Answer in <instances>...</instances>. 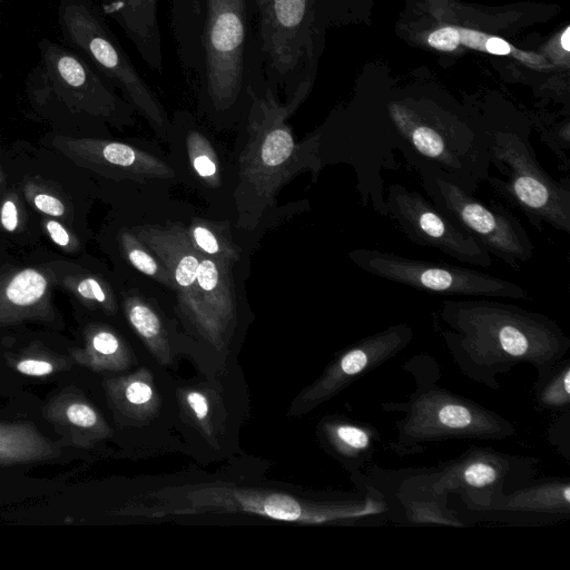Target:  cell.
<instances>
[{
  "instance_id": "cell-40",
  "label": "cell",
  "mask_w": 570,
  "mask_h": 570,
  "mask_svg": "<svg viewBox=\"0 0 570 570\" xmlns=\"http://www.w3.org/2000/svg\"><path fill=\"white\" fill-rule=\"evenodd\" d=\"M561 46L566 51H570V27H567L560 39Z\"/></svg>"
},
{
  "instance_id": "cell-33",
  "label": "cell",
  "mask_w": 570,
  "mask_h": 570,
  "mask_svg": "<svg viewBox=\"0 0 570 570\" xmlns=\"http://www.w3.org/2000/svg\"><path fill=\"white\" fill-rule=\"evenodd\" d=\"M570 401V368L560 370L540 393V402L548 407H560Z\"/></svg>"
},
{
  "instance_id": "cell-18",
  "label": "cell",
  "mask_w": 570,
  "mask_h": 570,
  "mask_svg": "<svg viewBox=\"0 0 570 570\" xmlns=\"http://www.w3.org/2000/svg\"><path fill=\"white\" fill-rule=\"evenodd\" d=\"M52 274L24 267L0 277V326L53 318Z\"/></svg>"
},
{
  "instance_id": "cell-20",
  "label": "cell",
  "mask_w": 570,
  "mask_h": 570,
  "mask_svg": "<svg viewBox=\"0 0 570 570\" xmlns=\"http://www.w3.org/2000/svg\"><path fill=\"white\" fill-rule=\"evenodd\" d=\"M105 17L111 18L130 40L145 63L163 71L159 0H98Z\"/></svg>"
},
{
  "instance_id": "cell-30",
  "label": "cell",
  "mask_w": 570,
  "mask_h": 570,
  "mask_svg": "<svg viewBox=\"0 0 570 570\" xmlns=\"http://www.w3.org/2000/svg\"><path fill=\"white\" fill-rule=\"evenodd\" d=\"M62 283L86 306L99 308L107 314L116 313L115 295L110 286L100 277L91 274H76L65 277Z\"/></svg>"
},
{
  "instance_id": "cell-16",
  "label": "cell",
  "mask_w": 570,
  "mask_h": 570,
  "mask_svg": "<svg viewBox=\"0 0 570 570\" xmlns=\"http://www.w3.org/2000/svg\"><path fill=\"white\" fill-rule=\"evenodd\" d=\"M171 274L175 292L184 315L198 332L203 325L202 302L197 286L200 254L193 247L186 228L145 224L131 230Z\"/></svg>"
},
{
  "instance_id": "cell-10",
  "label": "cell",
  "mask_w": 570,
  "mask_h": 570,
  "mask_svg": "<svg viewBox=\"0 0 570 570\" xmlns=\"http://www.w3.org/2000/svg\"><path fill=\"white\" fill-rule=\"evenodd\" d=\"M413 168L430 200L491 256L513 269L532 259L534 245L528 232L504 205L485 204L432 166L415 164Z\"/></svg>"
},
{
  "instance_id": "cell-13",
  "label": "cell",
  "mask_w": 570,
  "mask_h": 570,
  "mask_svg": "<svg viewBox=\"0 0 570 570\" xmlns=\"http://www.w3.org/2000/svg\"><path fill=\"white\" fill-rule=\"evenodd\" d=\"M511 426L491 412L445 391H430L412 399L400 435L425 441L448 436L500 438Z\"/></svg>"
},
{
  "instance_id": "cell-34",
  "label": "cell",
  "mask_w": 570,
  "mask_h": 570,
  "mask_svg": "<svg viewBox=\"0 0 570 570\" xmlns=\"http://www.w3.org/2000/svg\"><path fill=\"white\" fill-rule=\"evenodd\" d=\"M24 195L38 212L47 216L62 217L66 214V205L60 198L32 184L26 185Z\"/></svg>"
},
{
  "instance_id": "cell-38",
  "label": "cell",
  "mask_w": 570,
  "mask_h": 570,
  "mask_svg": "<svg viewBox=\"0 0 570 570\" xmlns=\"http://www.w3.org/2000/svg\"><path fill=\"white\" fill-rule=\"evenodd\" d=\"M458 30L460 33V42H463L465 46L474 49L485 50V42L489 39V37L469 29Z\"/></svg>"
},
{
  "instance_id": "cell-27",
  "label": "cell",
  "mask_w": 570,
  "mask_h": 570,
  "mask_svg": "<svg viewBox=\"0 0 570 570\" xmlns=\"http://www.w3.org/2000/svg\"><path fill=\"white\" fill-rule=\"evenodd\" d=\"M187 236L193 247L204 256L234 263L239 258V250L232 242L223 227L203 220L195 219L186 228Z\"/></svg>"
},
{
  "instance_id": "cell-23",
  "label": "cell",
  "mask_w": 570,
  "mask_h": 570,
  "mask_svg": "<svg viewBox=\"0 0 570 570\" xmlns=\"http://www.w3.org/2000/svg\"><path fill=\"white\" fill-rule=\"evenodd\" d=\"M61 454L52 442L29 423H0V466L53 460Z\"/></svg>"
},
{
  "instance_id": "cell-41",
  "label": "cell",
  "mask_w": 570,
  "mask_h": 570,
  "mask_svg": "<svg viewBox=\"0 0 570 570\" xmlns=\"http://www.w3.org/2000/svg\"><path fill=\"white\" fill-rule=\"evenodd\" d=\"M4 184V173L3 169L0 167V187Z\"/></svg>"
},
{
  "instance_id": "cell-2",
  "label": "cell",
  "mask_w": 570,
  "mask_h": 570,
  "mask_svg": "<svg viewBox=\"0 0 570 570\" xmlns=\"http://www.w3.org/2000/svg\"><path fill=\"white\" fill-rule=\"evenodd\" d=\"M473 297L443 299V337L454 358L476 380L528 361L550 368L570 340L550 317L521 306Z\"/></svg>"
},
{
  "instance_id": "cell-14",
  "label": "cell",
  "mask_w": 570,
  "mask_h": 570,
  "mask_svg": "<svg viewBox=\"0 0 570 570\" xmlns=\"http://www.w3.org/2000/svg\"><path fill=\"white\" fill-rule=\"evenodd\" d=\"M412 338V328L406 323L391 325L375 334L362 338L346 348L323 375L303 391L293 410L309 411L327 401L375 366L384 363L404 348Z\"/></svg>"
},
{
  "instance_id": "cell-39",
  "label": "cell",
  "mask_w": 570,
  "mask_h": 570,
  "mask_svg": "<svg viewBox=\"0 0 570 570\" xmlns=\"http://www.w3.org/2000/svg\"><path fill=\"white\" fill-rule=\"evenodd\" d=\"M510 45L501 38L491 37L485 42V51L493 55H508L510 53Z\"/></svg>"
},
{
  "instance_id": "cell-4",
  "label": "cell",
  "mask_w": 570,
  "mask_h": 570,
  "mask_svg": "<svg viewBox=\"0 0 570 570\" xmlns=\"http://www.w3.org/2000/svg\"><path fill=\"white\" fill-rule=\"evenodd\" d=\"M482 127L490 163L503 176L488 178L493 193L519 209L537 229L548 225L569 234V181L553 178L540 165L529 140V126L489 121Z\"/></svg>"
},
{
  "instance_id": "cell-12",
  "label": "cell",
  "mask_w": 570,
  "mask_h": 570,
  "mask_svg": "<svg viewBox=\"0 0 570 570\" xmlns=\"http://www.w3.org/2000/svg\"><path fill=\"white\" fill-rule=\"evenodd\" d=\"M390 217L414 244L432 247L470 265L489 267L492 256L430 199L402 184L385 189Z\"/></svg>"
},
{
  "instance_id": "cell-26",
  "label": "cell",
  "mask_w": 570,
  "mask_h": 570,
  "mask_svg": "<svg viewBox=\"0 0 570 570\" xmlns=\"http://www.w3.org/2000/svg\"><path fill=\"white\" fill-rule=\"evenodd\" d=\"M323 430L334 452L350 461L364 463L373 452V430L344 421L328 422Z\"/></svg>"
},
{
  "instance_id": "cell-29",
  "label": "cell",
  "mask_w": 570,
  "mask_h": 570,
  "mask_svg": "<svg viewBox=\"0 0 570 570\" xmlns=\"http://www.w3.org/2000/svg\"><path fill=\"white\" fill-rule=\"evenodd\" d=\"M186 144L194 173L208 187H218L220 184L219 161L208 138L199 129L189 126Z\"/></svg>"
},
{
  "instance_id": "cell-37",
  "label": "cell",
  "mask_w": 570,
  "mask_h": 570,
  "mask_svg": "<svg viewBox=\"0 0 570 570\" xmlns=\"http://www.w3.org/2000/svg\"><path fill=\"white\" fill-rule=\"evenodd\" d=\"M0 223L4 230L12 233L19 225V212L16 200L7 197L1 205Z\"/></svg>"
},
{
  "instance_id": "cell-3",
  "label": "cell",
  "mask_w": 570,
  "mask_h": 570,
  "mask_svg": "<svg viewBox=\"0 0 570 570\" xmlns=\"http://www.w3.org/2000/svg\"><path fill=\"white\" fill-rule=\"evenodd\" d=\"M293 114L271 88L252 97L235 190L240 228H255L278 190L293 177L306 170L317 175L323 166L318 134L296 141L287 124Z\"/></svg>"
},
{
  "instance_id": "cell-9",
  "label": "cell",
  "mask_w": 570,
  "mask_h": 570,
  "mask_svg": "<svg viewBox=\"0 0 570 570\" xmlns=\"http://www.w3.org/2000/svg\"><path fill=\"white\" fill-rule=\"evenodd\" d=\"M368 505L347 502H314L283 492L230 485H200L184 491L179 499H158L147 507L125 505L115 515L168 517L207 512H242L279 521L331 523L361 517Z\"/></svg>"
},
{
  "instance_id": "cell-32",
  "label": "cell",
  "mask_w": 570,
  "mask_h": 570,
  "mask_svg": "<svg viewBox=\"0 0 570 570\" xmlns=\"http://www.w3.org/2000/svg\"><path fill=\"white\" fill-rule=\"evenodd\" d=\"M180 401L188 415L203 429L204 433L212 435V402L208 395L200 390H184L180 392Z\"/></svg>"
},
{
  "instance_id": "cell-35",
  "label": "cell",
  "mask_w": 570,
  "mask_h": 570,
  "mask_svg": "<svg viewBox=\"0 0 570 570\" xmlns=\"http://www.w3.org/2000/svg\"><path fill=\"white\" fill-rule=\"evenodd\" d=\"M429 45L443 51H452L460 43V33L456 28L444 27L435 30L429 36Z\"/></svg>"
},
{
  "instance_id": "cell-5",
  "label": "cell",
  "mask_w": 570,
  "mask_h": 570,
  "mask_svg": "<svg viewBox=\"0 0 570 570\" xmlns=\"http://www.w3.org/2000/svg\"><path fill=\"white\" fill-rule=\"evenodd\" d=\"M39 61L26 78L35 108L86 116L116 127L134 122L135 109L82 56L47 38L38 42Z\"/></svg>"
},
{
  "instance_id": "cell-24",
  "label": "cell",
  "mask_w": 570,
  "mask_h": 570,
  "mask_svg": "<svg viewBox=\"0 0 570 570\" xmlns=\"http://www.w3.org/2000/svg\"><path fill=\"white\" fill-rule=\"evenodd\" d=\"M128 323L163 365L170 363V345L167 331L155 308L138 295H129L124 301Z\"/></svg>"
},
{
  "instance_id": "cell-22",
  "label": "cell",
  "mask_w": 570,
  "mask_h": 570,
  "mask_svg": "<svg viewBox=\"0 0 570 570\" xmlns=\"http://www.w3.org/2000/svg\"><path fill=\"white\" fill-rule=\"evenodd\" d=\"M72 362L94 372L127 370L132 361L130 348L112 328L90 324L83 331V344L69 350Z\"/></svg>"
},
{
  "instance_id": "cell-17",
  "label": "cell",
  "mask_w": 570,
  "mask_h": 570,
  "mask_svg": "<svg viewBox=\"0 0 570 570\" xmlns=\"http://www.w3.org/2000/svg\"><path fill=\"white\" fill-rule=\"evenodd\" d=\"M43 419L75 448L89 449L111 436L101 413L73 385L53 394L42 407Z\"/></svg>"
},
{
  "instance_id": "cell-1",
  "label": "cell",
  "mask_w": 570,
  "mask_h": 570,
  "mask_svg": "<svg viewBox=\"0 0 570 570\" xmlns=\"http://www.w3.org/2000/svg\"><path fill=\"white\" fill-rule=\"evenodd\" d=\"M176 53L200 108L223 119L245 116L268 87L254 0H169Z\"/></svg>"
},
{
  "instance_id": "cell-8",
  "label": "cell",
  "mask_w": 570,
  "mask_h": 570,
  "mask_svg": "<svg viewBox=\"0 0 570 570\" xmlns=\"http://www.w3.org/2000/svg\"><path fill=\"white\" fill-rule=\"evenodd\" d=\"M315 1L254 0L266 82L294 111L307 97L312 82Z\"/></svg>"
},
{
  "instance_id": "cell-19",
  "label": "cell",
  "mask_w": 570,
  "mask_h": 570,
  "mask_svg": "<svg viewBox=\"0 0 570 570\" xmlns=\"http://www.w3.org/2000/svg\"><path fill=\"white\" fill-rule=\"evenodd\" d=\"M230 263L200 256L197 286L203 309L200 335L220 348L236 317V302L229 271Z\"/></svg>"
},
{
  "instance_id": "cell-21",
  "label": "cell",
  "mask_w": 570,
  "mask_h": 570,
  "mask_svg": "<svg viewBox=\"0 0 570 570\" xmlns=\"http://www.w3.org/2000/svg\"><path fill=\"white\" fill-rule=\"evenodd\" d=\"M109 405L118 416L147 421L158 414L160 400L149 370L138 371L104 381Z\"/></svg>"
},
{
  "instance_id": "cell-36",
  "label": "cell",
  "mask_w": 570,
  "mask_h": 570,
  "mask_svg": "<svg viewBox=\"0 0 570 570\" xmlns=\"http://www.w3.org/2000/svg\"><path fill=\"white\" fill-rule=\"evenodd\" d=\"M43 228L50 239L61 248L72 250L77 247V243L66 227L55 219H46Z\"/></svg>"
},
{
  "instance_id": "cell-28",
  "label": "cell",
  "mask_w": 570,
  "mask_h": 570,
  "mask_svg": "<svg viewBox=\"0 0 570 570\" xmlns=\"http://www.w3.org/2000/svg\"><path fill=\"white\" fill-rule=\"evenodd\" d=\"M119 242L127 261L138 272L170 289H175L169 271L131 230H122L119 234Z\"/></svg>"
},
{
  "instance_id": "cell-15",
  "label": "cell",
  "mask_w": 570,
  "mask_h": 570,
  "mask_svg": "<svg viewBox=\"0 0 570 570\" xmlns=\"http://www.w3.org/2000/svg\"><path fill=\"white\" fill-rule=\"evenodd\" d=\"M52 146L79 167L117 179H168L174 169L157 156L120 141L55 136Z\"/></svg>"
},
{
  "instance_id": "cell-7",
  "label": "cell",
  "mask_w": 570,
  "mask_h": 570,
  "mask_svg": "<svg viewBox=\"0 0 570 570\" xmlns=\"http://www.w3.org/2000/svg\"><path fill=\"white\" fill-rule=\"evenodd\" d=\"M58 28L68 48L90 62L160 137L170 121L165 107L136 69L94 0H59Z\"/></svg>"
},
{
  "instance_id": "cell-25",
  "label": "cell",
  "mask_w": 570,
  "mask_h": 570,
  "mask_svg": "<svg viewBox=\"0 0 570 570\" xmlns=\"http://www.w3.org/2000/svg\"><path fill=\"white\" fill-rule=\"evenodd\" d=\"M6 363L14 372L36 379L56 375L71 368V357L61 355L33 342L17 353L4 354Z\"/></svg>"
},
{
  "instance_id": "cell-6",
  "label": "cell",
  "mask_w": 570,
  "mask_h": 570,
  "mask_svg": "<svg viewBox=\"0 0 570 570\" xmlns=\"http://www.w3.org/2000/svg\"><path fill=\"white\" fill-rule=\"evenodd\" d=\"M389 116L397 150L409 165L432 166L473 194L487 183L491 163L482 125L446 116L425 118L397 104Z\"/></svg>"
},
{
  "instance_id": "cell-31",
  "label": "cell",
  "mask_w": 570,
  "mask_h": 570,
  "mask_svg": "<svg viewBox=\"0 0 570 570\" xmlns=\"http://www.w3.org/2000/svg\"><path fill=\"white\" fill-rule=\"evenodd\" d=\"M503 472L498 462L491 461L490 455L485 459L476 458L466 462L458 463L449 473V482L463 484L470 488H484L501 481Z\"/></svg>"
},
{
  "instance_id": "cell-11",
  "label": "cell",
  "mask_w": 570,
  "mask_h": 570,
  "mask_svg": "<svg viewBox=\"0 0 570 570\" xmlns=\"http://www.w3.org/2000/svg\"><path fill=\"white\" fill-rule=\"evenodd\" d=\"M362 271L420 292L445 296L527 299L528 291L509 279L442 262L409 258L393 252L357 248L348 254Z\"/></svg>"
}]
</instances>
